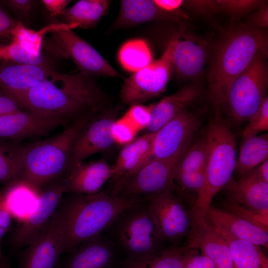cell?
Segmentation results:
<instances>
[{
	"label": "cell",
	"instance_id": "obj_15",
	"mask_svg": "<svg viewBox=\"0 0 268 268\" xmlns=\"http://www.w3.org/2000/svg\"><path fill=\"white\" fill-rule=\"evenodd\" d=\"M147 204L156 217L165 241L175 244L187 237L192 226L191 216L173 191L148 197Z\"/></svg>",
	"mask_w": 268,
	"mask_h": 268
},
{
	"label": "cell",
	"instance_id": "obj_17",
	"mask_svg": "<svg viewBox=\"0 0 268 268\" xmlns=\"http://www.w3.org/2000/svg\"><path fill=\"white\" fill-rule=\"evenodd\" d=\"M69 124L64 119L20 110L0 115V140L21 143L27 138L46 135L59 127Z\"/></svg>",
	"mask_w": 268,
	"mask_h": 268
},
{
	"label": "cell",
	"instance_id": "obj_39",
	"mask_svg": "<svg viewBox=\"0 0 268 268\" xmlns=\"http://www.w3.org/2000/svg\"><path fill=\"white\" fill-rule=\"evenodd\" d=\"M248 124L242 132L243 139L257 135L268 130V98L267 96L258 110L248 120Z\"/></svg>",
	"mask_w": 268,
	"mask_h": 268
},
{
	"label": "cell",
	"instance_id": "obj_30",
	"mask_svg": "<svg viewBox=\"0 0 268 268\" xmlns=\"http://www.w3.org/2000/svg\"><path fill=\"white\" fill-rule=\"evenodd\" d=\"M236 160L235 171L242 175L268 159V134L255 135L244 139Z\"/></svg>",
	"mask_w": 268,
	"mask_h": 268
},
{
	"label": "cell",
	"instance_id": "obj_24",
	"mask_svg": "<svg viewBox=\"0 0 268 268\" xmlns=\"http://www.w3.org/2000/svg\"><path fill=\"white\" fill-rule=\"evenodd\" d=\"M226 186L227 200L252 209H268V183L259 176L255 168L236 182L231 180Z\"/></svg>",
	"mask_w": 268,
	"mask_h": 268
},
{
	"label": "cell",
	"instance_id": "obj_43",
	"mask_svg": "<svg viewBox=\"0 0 268 268\" xmlns=\"http://www.w3.org/2000/svg\"><path fill=\"white\" fill-rule=\"evenodd\" d=\"M204 170L175 175L174 182L182 190L198 194L204 184Z\"/></svg>",
	"mask_w": 268,
	"mask_h": 268
},
{
	"label": "cell",
	"instance_id": "obj_11",
	"mask_svg": "<svg viewBox=\"0 0 268 268\" xmlns=\"http://www.w3.org/2000/svg\"><path fill=\"white\" fill-rule=\"evenodd\" d=\"M66 252L65 224L61 210H57L38 236L23 252L18 268H54Z\"/></svg>",
	"mask_w": 268,
	"mask_h": 268
},
{
	"label": "cell",
	"instance_id": "obj_32",
	"mask_svg": "<svg viewBox=\"0 0 268 268\" xmlns=\"http://www.w3.org/2000/svg\"><path fill=\"white\" fill-rule=\"evenodd\" d=\"M185 247H172L142 258L128 259L123 268H185Z\"/></svg>",
	"mask_w": 268,
	"mask_h": 268
},
{
	"label": "cell",
	"instance_id": "obj_35",
	"mask_svg": "<svg viewBox=\"0 0 268 268\" xmlns=\"http://www.w3.org/2000/svg\"><path fill=\"white\" fill-rule=\"evenodd\" d=\"M0 62L54 67L53 61L42 53H33L13 41L0 42Z\"/></svg>",
	"mask_w": 268,
	"mask_h": 268
},
{
	"label": "cell",
	"instance_id": "obj_36",
	"mask_svg": "<svg viewBox=\"0 0 268 268\" xmlns=\"http://www.w3.org/2000/svg\"><path fill=\"white\" fill-rule=\"evenodd\" d=\"M207 155L208 144L204 136L189 147L177 163L175 175L204 170Z\"/></svg>",
	"mask_w": 268,
	"mask_h": 268
},
{
	"label": "cell",
	"instance_id": "obj_42",
	"mask_svg": "<svg viewBox=\"0 0 268 268\" xmlns=\"http://www.w3.org/2000/svg\"><path fill=\"white\" fill-rule=\"evenodd\" d=\"M137 131L124 116L118 118L111 129L112 137L116 144L125 145L132 141Z\"/></svg>",
	"mask_w": 268,
	"mask_h": 268
},
{
	"label": "cell",
	"instance_id": "obj_37",
	"mask_svg": "<svg viewBox=\"0 0 268 268\" xmlns=\"http://www.w3.org/2000/svg\"><path fill=\"white\" fill-rule=\"evenodd\" d=\"M215 2L219 12L225 13L234 20L267 3V1L259 0H215Z\"/></svg>",
	"mask_w": 268,
	"mask_h": 268
},
{
	"label": "cell",
	"instance_id": "obj_40",
	"mask_svg": "<svg viewBox=\"0 0 268 268\" xmlns=\"http://www.w3.org/2000/svg\"><path fill=\"white\" fill-rule=\"evenodd\" d=\"M0 2L23 24L31 18L38 2L33 0H0Z\"/></svg>",
	"mask_w": 268,
	"mask_h": 268
},
{
	"label": "cell",
	"instance_id": "obj_5",
	"mask_svg": "<svg viewBox=\"0 0 268 268\" xmlns=\"http://www.w3.org/2000/svg\"><path fill=\"white\" fill-rule=\"evenodd\" d=\"M92 116L74 121L61 133L45 140L23 144L21 179L42 188L70 170L69 157L73 142Z\"/></svg>",
	"mask_w": 268,
	"mask_h": 268
},
{
	"label": "cell",
	"instance_id": "obj_29",
	"mask_svg": "<svg viewBox=\"0 0 268 268\" xmlns=\"http://www.w3.org/2000/svg\"><path fill=\"white\" fill-rule=\"evenodd\" d=\"M215 228L228 245L234 268H268V259L260 246L237 238L223 229Z\"/></svg>",
	"mask_w": 268,
	"mask_h": 268
},
{
	"label": "cell",
	"instance_id": "obj_26",
	"mask_svg": "<svg viewBox=\"0 0 268 268\" xmlns=\"http://www.w3.org/2000/svg\"><path fill=\"white\" fill-rule=\"evenodd\" d=\"M41 191V188L20 179L6 185L1 192L12 218L21 223L36 209Z\"/></svg>",
	"mask_w": 268,
	"mask_h": 268
},
{
	"label": "cell",
	"instance_id": "obj_53",
	"mask_svg": "<svg viewBox=\"0 0 268 268\" xmlns=\"http://www.w3.org/2000/svg\"><path fill=\"white\" fill-rule=\"evenodd\" d=\"M0 268H11L9 262L3 257L0 260Z\"/></svg>",
	"mask_w": 268,
	"mask_h": 268
},
{
	"label": "cell",
	"instance_id": "obj_48",
	"mask_svg": "<svg viewBox=\"0 0 268 268\" xmlns=\"http://www.w3.org/2000/svg\"><path fill=\"white\" fill-rule=\"evenodd\" d=\"M252 27L265 30L268 26V7L267 5L258 9L249 15L247 22L245 23Z\"/></svg>",
	"mask_w": 268,
	"mask_h": 268
},
{
	"label": "cell",
	"instance_id": "obj_45",
	"mask_svg": "<svg viewBox=\"0 0 268 268\" xmlns=\"http://www.w3.org/2000/svg\"><path fill=\"white\" fill-rule=\"evenodd\" d=\"M18 21L0 2V42L11 41V33Z\"/></svg>",
	"mask_w": 268,
	"mask_h": 268
},
{
	"label": "cell",
	"instance_id": "obj_10",
	"mask_svg": "<svg viewBox=\"0 0 268 268\" xmlns=\"http://www.w3.org/2000/svg\"><path fill=\"white\" fill-rule=\"evenodd\" d=\"M122 109L120 105L111 106L94 115L85 124L71 148L70 170L88 157L114 147L116 143L112 137L111 129Z\"/></svg>",
	"mask_w": 268,
	"mask_h": 268
},
{
	"label": "cell",
	"instance_id": "obj_22",
	"mask_svg": "<svg viewBox=\"0 0 268 268\" xmlns=\"http://www.w3.org/2000/svg\"><path fill=\"white\" fill-rule=\"evenodd\" d=\"M155 132L146 133L123 146L112 166V185L131 176L151 157Z\"/></svg>",
	"mask_w": 268,
	"mask_h": 268
},
{
	"label": "cell",
	"instance_id": "obj_13",
	"mask_svg": "<svg viewBox=\"0 0 268 268\" xmlns=\"http://www.w3.org/2000/svg\"><path fill=\"white\" fill-rule=\"evenodd\" d=\"M50 33L56 45L72 60L79 71L94 77L123 78L94 47L72 29H61Z\"/></svg>",
	"mask_w": 268,
	"mask_h": 268
},
{
	"label": "cell",
	"instance_id": "obj_3",
	"mask_svg": "<svg viewBox=\"0 0 268 268\" xmlns=\"http://www.w3.org/2000/svg\"><path fill=\"white\" fill-rule=\"evenodd\" d=\"M140 201L105 192L74 194L60 209L66 233V252L73 251L83 242L100 234L126 209Z\"/></svg>",
	"mask_w": 268,
	"mask_h": 268
},
{
	"label": "cell",
	"instance_id": "obj_25",
	"mask_svg": "<svg viewBox=\"0 0 268 268\" xmlns=\"http://www.w3.org/2000/svg\"><path fill=\"white\" fill-rule=\"evenodd\" d=\"M65 268H111L115 253L113 244L100 234L81 243Z\"/></svg>",
	"mask_w": 268,
	"mask_h": 268
},
{
	"label": "cell",
	"instance_id": "obj_8",
	"mask_svg": "<svg viewBox=\"0 0 268 268\" xmlns=\"http://www.w3.org/2000/svg\"><path fill=\"white\" fill-rule=\"evenodd\" d=\"M187 149L168 158H152L126 179L112 185L109 194L121 197H150L177 189L174 175L177 163Z\"/></svg>",
	"mask_w": 268,
	"mask_h": 268
},
{
	"label": "cell",
	"instance_id": "obj_38",
	"mask_svg": "<svg viewBox=\"0 0 268 268\" xmlns=\"http://www.w3.org/2000/svg\"><path fill=\"white\" fill-rule=\"evenodd\" d=\"M223 205L225 209L268 231V209H252L228 200L224 201Z\"/></svg>",
	"mask_w": 268,
	"mask_h": 268
},
{
	"label": "cell",
	"instance_id": "obj_20",
	"mask_svg": "<svg viewBox=\"0 0 268 268\" xmlns=\"http://www.w3.org/2000/svg\"><path fill=\"white\" fill-rule=\"evenodd\" d=\"M112 173V166L103 159L77 163L66 177V193L90 195L98 193L111 178Z\"/></svg>",
	"mask_w": 268,
	"mask_h": 268
},
{
	"label": "cell",
	"instance_id": "obj_7",
	"mask_svg": "<svg viewBox=\"0 0 268 268\" xmlns=\"http://www.w3.org/2000/svg\"><path fill=\"white\" fill-rule=\"evenodd\" d=\"M268 54V51H258L231 84L226 107L231 118L237 124L248 120L267 96Z\"/></svg>",
	"mask_w": 268,
	"mask_h": 268
},
{
	"label": "cell",
	"instance_id": "obj_50",
	"mask_svg": "<svg viewBox=\"0 0 268 268\" xmlns=\"http://www.w3.org/2000/svg\"><path fill=\"white\" fill-rule=\"evenodd\" d=\"M71 1L69 0H42L41 2L53 17L59 16Z\"/></svg>",
	"mask_w": 268,
	"mask_h": 268
},
{
	"label": "cell",
	"instance_id": "obj_51",
	"mask_svg": "<svg viewBox=\"0 0 268 268\" xmlns=\"http://www.w3.org/2000/svg\"><path fill=\"white\" fill-rule=\"evenodd\" d=\"M157 6L163 10L169 12H179V8L183 5L182 0H154Z\"/></svg>",
	"mask_w": 268,
	"mask_h": 268
},
{
	"label": "cell",
	"instance_id": "obj_41",
	"mask_svg": "<svg viewBox=\"0 0 268 268\" xmlns=\"http://www.w3.org/2000/svg\"><path fill=\"white\" fill-rule=\"evenodd\" d=\"M153 104L145 106L134 104L123 116L134 126L137 132L144 130L150 123Z\"/></svg>",
	"mask_w": 268,
	"mask_h": 268
},
{
	"label": "cell",
	"instance_id": "obj_6",
	"mask_svg": "<svg viewBox=\"0 0 268 268\" xmlns=\"http://www.w3.org/2000/svg\"><path fill=\"white\" fill-rule=\"evenodd\" d=\"M116 220L119 221L118 241L129 255V259L148 256L162 249L165 240L147 203L140 201L126 209Z\"/></svg>",
	"mask_w": 268,
	"mask_h": 268
},
{
	"label": "cell",
	"instance_id": "obj_4",
	"mask_svg": "<svg viewBox=\"0 0 268 268\" xmlns=\"http://www.w3.org/2000/svg\"><path fill=\"white\" fill-rule=\"evenodd\" d=\"M205 137L208 155L204 170V182L191 211L193 220L204 219L213 198L231 180L236 164L234 134L222 112L214 111Z\"/></svg>",
	"mask_w": 268,
	"mask_h": 268
},
{
	"label": "cell",
	"instance_id": "obj_23",
	"mask_svg": "<svg viewBox=\"0 0 268 268\" xmlns=\"http://www.w3.org/2000/svg\"><path fill=\"white\" fill-rule=\"evenodd\" d=\"M205 218L215 228L223 229L237 238L268 249V231L235 213L210 206Z\"/></svg>",
	"mask_w": 268,
	"mask_h": 268
},
{
	"label": "cell",
	"instance_id": "obj_1",
	"mask_svg": "<svg viewBox=\"0 0 268 268\" xmlns=\"http://www.w3.org/2000/svg\"><path fill=\"white\" fill-rule=\"evenodd\" d=\"M4 90L15 97L22 110L69 124L112 106L95 77L80 71L68 74L56 70L27 90Z\"/></svg>",
	"mask_w": 268,
	"mask_h": 268
},
{
	"label": "cell",
	"instance_id": "obj_14",
	"mask_svg": "<svg viewBox=\"0 0 268 268\" xmlns=\"http://www.w3.org/2000/svg\"><path fill=\"white\" fill-rule=\"evenodd\" d=\"M201 122L198 112L180 113L155 132L150 159L170 158L189 148Z\"/></svg>",
	"mask_w": 268,
	"mask_h": 268
},
{
	"label": "cell",
	"instance_id": "obj_44",
	"mask_svg": "<svg viewBox=\"0 0 268 268\" xmlns=\"http://www.w3.org/2000/svg\"><path fill=\"white\" fill-rule=\"evenodd\" d=\"M184 262L185 268H217L209 258L199 254L198 249L187 246L184 252Z\"/></svg>",
	"mask_w": 268,
	"mask_h": 268
},
{
	"label": "cell",
	"instance_id": "obj_27",
	"mask_svg": "<svg viewBox=\"0 0 268 268\" xmlns=\"http://www.w3.org/2000/svg\"><path fill=\"white\" fill-rule=\"evenodd\" d=\"M55 71L54 67L0 63V88L12 91L26 90Z\"/></svg>",
	"mask_w": 268,
	"mask_h": 268
},
{
	"label": "cell",
	"instance_id": "obj_28",
	"mask_svg": "<svg viewBox=\"0 0 268 268\" xmlns=\"http://www.w3.org/2000/svg\"><path fill=\"white\" fill-rule=\"evenodd\" d=\"M111 2L108 0H80L66 8L58 17L62 23L75 28H93L106 14Z\"/></svg>",
	"mask_w": 268,
	"mask_h": 268
},
{
	"label": "cell",
	"instance_id": "obj_31",
	"mask_svg": "<svg viewBox=\"0 0 268 268\" xmlns=\"http://www.w3.org/2000/svg\"><path fill=\"white\" fill-rule=\"evenodd\" d=\"M23 150L21 143L0 140V183L21 179Z\"/></svg>",
	"mask_w": 268,
	"mask_h": 268
},
{
	"label": "cell",
	"instance_id": "obj_34",
	"mask_svg": "<svg viewBox=\"0 0 268 268\" xmlns=\"http://www.w3.org/2000/svg\"><path fill=\"white\" fill-rule=\"evenodd\" d=\"M119 60L126 70L135 72L152 62V56L147 43L136 39L126 42L120 48Z\"/></svg>",
	"mask_w": 268,
	"mask_h": 268
},
{
	"label": "cell",
	"instance_id": "obj_46",
	"mask_svg": "<svg viewBox=\"0 0 268 268\" xmlns=\"http://www.w3.org/2000/svg\"><path fill=\"white\" fill-rule=\"evenodd\" d=\"M183 5L202 16H209L219 12L215 0H183Z\"/></svg>",
	"mask_w": 268,
	"mask_h": 268
},
{
	"label": "cell",
	"instance_id": "obj_33",
	"mask_svg": "<svg viewBox=\"0 0 268 268\" xmlns=\"http://www.w3.org/2000/svg\"><path fill=\"white\" fill-rule=\"evenodd\" d=\"M74 28L72 25L61 22L52 23L39 30H34L18 22L11 31V41L20 44L32 53H41L43 39L46 34L59 30Z\"/></svg>",
	"mask_w": 268,
	"mask_h": 268
},
{
	"label": "cell",
	"instance_id": "obj_2",
	"mask_svg": "<svg viewBox=\"0 0 268 268\" xmlns=\"http://www.w3.org/2000/svg\"><path fill=\"white\" fill-rule=\"evenodd\" d=\"M260 50L268 51V33L245 23H234L211 43L207 72L208 97L214 111L226 107L231 84Z\"/></svg>",
	"mask_w": 268,
	"mask_h": 268
},
{
	"label": "cell",
	"instance_id": "obj_52",
	"mask_svg": "<svg viewBox=\"0 0 268 268\" xmlns=\"http://www.w3.org/2000/svg\"><path fill=\"white\" fill-rule=\"evenodd\" d=\"M259 176L264 181L268 183V160L262 162L255 168Z\"/></svg>",
	"mask_w": 268,
	"mask_h": 268
},
{
	"label": "cell",
	"instance_id": "obj_19",
	"mask_svg": "<svg viewBox=\"0 0 268 268\" xmlns=\"http://www.w3.org/2000/svg\"><path fill=\"white\" fill-rule=\"evenodd\" d=\"M200 80L191 81L172 94L153 104L146 133L157 131L165 124L199 99L203 93Z\"/></svg>",
	"mask_w": 268,
	"mask_h": 268
},
{
	"label": "cell",
	"instance_id": "obj_49",
	"mask_svg": "<svg viewBox=\"0 0 268 268\" xmlns=\"http://www.w3.org/2000/svg\"><path fill=\"white\" fill-rule=\"evenodd\" d=\"M22 110L15 97L0 88V115Z\"/></svg>",
	"mask_w": 268,
	"mask_h": 268
},
{
	"label": "cell",
	"instance_id": "obj_9",
	"mask_svg": "<svg viewBox=\"0 0 268 268\" xmlns=\"http://www.w3.org/2000/svg\"><path fill=\"white\" fill-rule=\"evenodd\" d=\"M173 47L172 38L159 59L124 79L120 94L123 104H141L159 96L165 90L174 70Z\"/></svg>",
	"mask_w": 268,
	"mask_h": 268
},
{
	"label": "cell",
	"instance_id": "obj_47",
	"mask_svg": "<svg viewBox=\"0 0 268 268\" xmlns=\"http://www.w3.org/2000/svg\"><path fill=\"white\" fill-rule=\"evenodd\" d=\"M3 199L0 191V260L3 257L2 242L5 233L8 230L12 219Z\"/></svg>",
	"mask_w": 268,
	"mask_h": 268
},
{
	"label": "cell",
	"instance_id": "obj_21",
	"mask_svg": "<svg viewBox=\"0 0 268 268\" xmlns=\"http://www.w3.org/2000/svg\"><path fill=\"white\" fill-rule=\"evenodd\" d=\"M119 15L110 30H115L136 26L147 22L171 20L180 23V18H188L182 12H169L160 8L154 0H124L120 1Z\"/></svg>",
	"mask_w": 268,
	"mask_h": 268
},
{
	"label": "cell",
	"instance_id": "obj_12",
	"mask_svg": "<svg viewBox=\"0 0 268 268\" xmlns=\"http://www.w3.org/2000/svg\"><path fill=\"white\" fill-rule=\"evenodd\" d=\"M66 177L53 181L41 188L36 209L11 234L10 242L14 248L28 246L48 223L58 209L62 196L66 193Z\"/></svg>",
	"mask_w": 268,
	"mask_h": 268
},
{
	"label": "cell",
	"instance_id": "obj_16",
	"mask_svg": "<svg viewBox=\"0 0 268 268\" xmlns=\"http://www.w3.org/2000/svg\"><path fill=\"white\" fill-rule=\"evenodd\" d=\"M172 61L178 78L200 80L208 62L211 43L204 38L181 32L173 37Z\"/></svg>",
	"mask_w": 268,
	"mask_h": 268
},
{
	"label": "cell",
	"instance_id": "obj_18",
	"mask_svg": "<svg viewBox=\"0 0 268 268\" xmlns=\"http://www.w3.org/2000/svg\"><path fill=\"white\" fill-rule=\"evenodd\" d=\"M187 247L200 250L217 268H234L228 245L216 228L205 219L192 220Z\"/></svg>",
	"mask_w": 268,
	"mask_h": 268
}]
</instances>
